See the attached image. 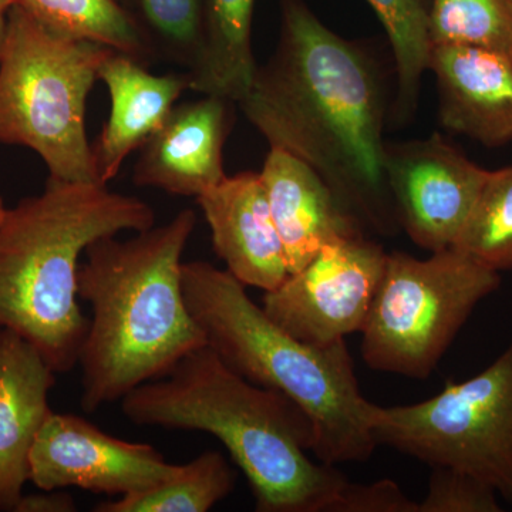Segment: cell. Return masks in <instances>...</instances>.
Returning a JSON list of instances; mask_svg holds the SVG:
<instances>
[{"label":"cell","instance_id":"11","mask_svg":"<svg viewBox=\"0 0 512 512\" xmlns=\"http://www.w3.org/2000/svg\"><path fill=\"white\" fill-rule=\"evenodd\" d=\"M157 448L120 440L76 414L50 413L29 457L39 490L82 488L109 497L141 493L177 476Z\"/></svg>","mask_w":512,"mask_h":512},{"label":"cell","instance_id":"21","mask_svg":"<svg viewBox=\"0 0 512 512\" xmlns=\"http://www.w3.org/2000/svg\"><path fill=\"white\" fill-rule=\"evenodd\" d=\"M375 10L392 46L397 94L392 104L396 123L412 119L419 103L421 79L429 70L430 0H366Z\"/></svg>","mask_w":512,"mask_h":512},{"label":"cell","instance_id":"19","mask_svg":"<svg viewBox=\"0 0 512 512\" xmlns=\"http://www.w3.org/2000/svg\"><path fill=\"white\" fill-rule=\"evenodd\" d=\"M15 6L56 35L89 40L138 62L158 59L144 26L120 0H13Z\"/></svg>","mask_w":512,"mask_h":512},{"label":"cell","instance_id":"18","mask_svg":"<svg viewBox=\"0 0 512 512\" xmlns=\"http://www.w3.org/2000/svg\"><path fill=\"white\" fill-rule=\"evenodd\" d=\"M255 0H201L200 47L191 69L190 90L204 96L244 99L254 82L252 49Z\"/></svg>","mask_w":512,"mask_h":512},{"label":"cell","instance_id":"4","mask_svg":"<svg viewBox=\"0 0 512 512\" xmlns=\"http://www.w3.org/2000/svg\"><path fill=\"white\" fill-rule=\"evenodd\" d=\"M154 222L140 198L49 177L0 224V329L28 340L56 375L70 372L89 329L77 295L80 258L97 239Z\"/></svg>","mask_w":512,"mask_h":512},{"label":"cell","instance_id":"13","mask_svg":"<svg viewBox=\"0 0 512 512\" xmlns=\"http://www.w3.org/2000/svg\"><path fill=\"white\" fill-rule=\"evenodd\" d=\"M195 200L210 225L214 251L242 285L269 292L288 278L261 174L227 175Z\"/></svg>","mask_w":512,"mask_h":512},{"label":"cell","instance_id":"20","mask_svg":"<svg viewBox=\"0 0 512 512\" xmlns=\"http://www.w3.org/2000/svg\"><path fill=\"white\" fill-rule=\"evenodd\" d=\"M237 474L220 451H205L165 483L96 504V512H207L234 491Z\"/></svg>","mask_w":512,"mask_h":512},{"label":"cell","instance_id":"14","mask_svg":"<svg viewBox=\"0 0 512 512\" xmlns=\"http://www.w3.org/2000/svg\"><path fill=\"white\" fill-rule=\"evenodd\" d=\"M439 119L485 147L512 141V57L473 46H431Z\"/></svg>","mask_w":512,"mask_h":512},{"label":"cell","instance_id":"3","mask_svg":"<svg viewBox=\"0 0 512 512\" xmlns=\"http://www.w3.org/2000/svg\"><path fill=\"white\" fill-rule=\"evenodd\" d=\"M197 227L194 210L134 237L97 239L77 272V295L92 306L80 350L82 409L120 402L207 345L185 301L181 266Z\"/></svg>","mask_w":512,"mask_h":512},{"label":"cell","instance_id":"26","mask_svg":"<svg viewBox=\"0 0 512 512\" xmlns=\"http://www.w3.org/2000/svg\"><path fill=\"white\" fill-rule=\"evenodd\" d=\"M338 512H419V503L410 500L392 480L349 483L340 498Z\"/></svg>","mask_w":512,"mask_h":512},{"label":"cell","instance_id":"31","mask_svg":"<svg viewBox=\"0 0 512 512\" xmlns=\"http://www.w3.org/2000/svg\"><path fill=\"white\" fill-rule=\"evenodd\" d=\"M508 2H510V3H511V5H512V0H508Z\"/></svg>","mask_w":512,"mask_h":512},{"label":"cell","instance_id":"28","mask_svg":"<svg viewBox=\"0 0 512 512\" xmlns=\"http://www.w3.org/2000/svg\"><path fill=\"white\" fill-rule=\"evenodd\" d=\"M13 0H0V50H2L3 40H5L6 26H8V16L10 9L13 8Z\"/></svg>","mask_w":512,"mask_h":512},{"label":"cell","instance_id":"25","mask_svg":"<svg viewBox=\"0 0 512 512\" xmlns=\"http://www.w3.org/2000/svg\"><path fill=\"white\" fill-rule=\"evenodd\" d=\"M497 491L478 478L450 467H431L419 512H501Z\"/></svg>","mask_w":512,"mask_h":512},{"label":"cell","instance_id":"12","mask_svg":"<svg viewBox=\"0 0 512 512\" xmlns=\"http://www.w3.org/2000/svg\"><path fill=\"white\" fill-rule=\"evenodd\" d=\"M235 101L218 96L177 104L163 126L140 148L133 170L137 187L200 197L227 177L224 146Z\"/></svg>","mask_w":512,"mask_h":512},{"label":"cell","instance_id":"15","mask_svg":"<svg viewBox=\"0 0 512 512\" xmlns=\"http://www.w3.org/2000/svg\"><path fill=\"white\" fill-rule=\"evenodd\" d=\"M259 174L289 274L301 271L326 245L365 235V227L301 158L271 148Z\"/></svg>","mask_w":512,"mask_h":512},{"label":"cell","instance_id":"7","mask_svg":"<svg viewBox=\"0 0 512 512\" xmlns=\"http://www.w3.org/2000/svg\"><path fill=\"white\" fill-rule=\"evenodd\" d=\"M500 286V272L460 249L426 259L387 254L360 332L363 362L375 372L429 379L477 306Z\"/></svg>","mask_w":512,"mask_h":512},{"label":"cell","instance_id":"17","mask_svg":"<svg viewBox=\"0 0 512 512\" xmlns=\"http://www.w3.org/2000/svg\"><path fill=\"white\" fill-rule=\"evenodd\" d=\"M55 370L28 340L0 333V511H15L29 481V457L49 414Z\"/></svg>","mask_w":512,"mask_h":512},{"label":"cell","instance_id":"6","mask_svg":"<svg viewBox=\"0 0 512 512\" xmlns=\"http://www.w3.org/2000/svg\"><path fill=\"white\" fill-rule=\"evenodd\" d=\"M111 52L56 35L13 5L0 50V144L35 151L55 180L101 184L86 107Z\"/></svg>","mask_w":512,"mask_h":512},{"label":"cell","instance_id":"24","mask_svg":"<svg viewBox=\"0 0 512 512\" xmlns=\"http://www.w3.org/2000/svg\"><path fill=\"white\" fill-rule=\"evenodd\" d=\"M157 57L190 70L201 35V0H136Z\"/></svg>","mask_w":512,"mask_h":512},{"label":"cell","instance_id":"8","mask_svg":"<svg viewBox=\"0 0 512 512\" xmlns=\"http://www.w3.org/2000/svg\"><path fill=\"white\" fill-rule=\"evenodd\" d=\"M372 431L377 446L470 474L512 504V339L483 372L429 400L375 404Z\"/></svg>","mask_w":512,"mask_h":512},{"label":"cell","instance_id":"32","mask_svg":"<svg viewBox=\"0 0 512 512\" xmlns=\"http://www.w3.org/2000/svg\"><path fill=\"white\" fill-rule=\"evenodd\" d=\"M0 333H2V329H0Z\"/></svg>","mask_w":512,"mask_h":512},{"label":"cell","instance_id":"30","mask_svg":"<svg viewBox=\"0 0 512 512\" xmlns=\"http://www.w3.org/2000/svg\"><path fill=\"white\" fill-rule=\"evenodd\" d=\"M121 3H128L131 2V0H120Z\"/></svg>","mask_w":512,"mask_h":512},{"label":"cell","instance_id":"16","mask_svg":"<svg viewBox=\"0 0 512 512\" xmlns=\"http://www.w3.org/2000/svg\"><path fill=\"white\" fill-rule=\"evenodd\" d=\"M99 80L109 92L110 114L92 148L100 183L107 185L163 126L181 94L190 90V77L187 72L157 76L147 64L113 50L101 63Z\"/></svg>","mask_w":512,"mask_h":512},{"label":"cell","instance_id":"5","mask_svg":"<svg viewBox=\"0 0 512 512\" xmlns=\"http://www.w3.org/2000/svg\"><path fill=\"white\" fill-rule=\"evenodd\" d=\"M181 281L192 318L222 362L306 413L316 460L336 466L373 456L375 403L360 390L346 340L312 346L296 339L249 298L247 286L210 262H183Z\"/></svg>","mask_w":512,"mask_h":512},{"label":"cell","instance_id":"27","mask_svg":"<svg viewBox=\"0 0 512 512\" xmlns=\"http://www.w3.org/2000/svg\"><path fill=\"white\" fill-rule=\"evenodd\" d=\"M72 495L62 490H40V493L22 495L15 512H76Z\"/></svg>","mask_w":512,"mask_h":512},{"label":"cell","instance_id":"10","mask_svg":"<svg viewBox=\"0 0 512 512\" xmlns=\"http://www.w3.org/2000/svg\"><path fill=\"white\" fill-rule=\"evenodd\" d=\"M488 173L440 134L386 144L384 174L397 221L431 254L454 247Z\"/></svg>","mask_w":512,"mask_h":512},{"label":"cell","instance_id":"1","mask_svg":"<svg viewBox=\"0 0 512 512\" xmlns=\"http://www.w3.org/2000/svg\"><path fill=\"white\" fill-rule=\"evenodd\" d=\"M237 104L271 148L315 168L363 227L383 235L400 228L384 174L389 106L382 73L305 0H281L274 55Z\"/></svg>","mask_w":512,"mask_h":512},{"label":"cell","instance_id":"9","mask_svg":"<svg viewBox=\"0 0 512 512\" xmlns=\"http://www.w3.org/2000/svg\"><path fill=\"white\" fill-rule=\"evenodd\" d=\"M386 258L382 245L365 235L332 242L274 291L264 292L262 308L308 345L346 340L365 326Z\"/></svg>","mask_w":512,"mask_h":512},{"label":"cell","instance_id":"29","mask_svg":"<svg viewBox=\"0 0 512 512\" xmlns=\"http://www.w3.org/2000/svg\"><path fill=\"white\" fill-rule=\"evenodd\" d=\"M6 212H8V208L3 204L2 198H0V224H2L3 218H5Z\"/></svg>","mask_w":512,"mask_h":512},{"label":"cell","instance_id":"23","mask_svg":"<svg viewBox=\"0 0 512 512\" xmlns=\"http://www.w3.org/2000/svg\"><path fill=\"white\" fill-rule=\"evenodd\" d=\"M453 248L495 272L512 269V165L488 173Z\"/></svg>","mask_w":512,"mask_h":512},{"label":"cell","instance_id":"2","mask_svg":"<svg viewBox=\"0 0 512 512\" xmlns=\"http://www.w3.org/2000/svg\"><path fill=\"white\" fill-rule=\"evenodd\" d=\"M140 427L204 431L247 477L258 512H338L348 478L309 453L315 431L288 396L238 375L205 345L120 400Z\"/></svg>","mask_w":512,"mask_h":512},{"label":"cell","instance_id":"22","mask_svg":"<svg viewBox=\"0 0 512 512\" xmlns=\"http://www.w3.org/2000/svg\"><path fill=\"white\" fill-rule=\"evenodd\" d=\"M430 46L481 47L512 57V5L508 0H431Z\"/></svg>","mask_w":512,"mask_h":512}]
</instances>
